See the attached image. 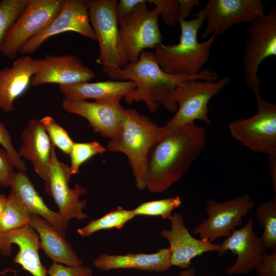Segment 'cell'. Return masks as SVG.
<instances>
[{
    "label": "cell",
    "mask_w": 276,
    "mask_h": 276,
    "mask_svg": "<svg viewBox=\"0 0 276 276\" xmlns=\"http://www.w3.org/2000/svg\"><path fill=\"white\" fill-rule=\"evenodd\" d=\"M205 145V130L195 123L168 129L148 154L145 189L153 193L169 189L188 171Z\"/></svg>",
    "instance_id": "1"
},
{
    "label": "cell",
    "mask_w": 276,
    "mask_h": 276,
    "mask_svg": "<svg viewBox=\"0 0 276 276\" xmlns=\"http://www.w3.org/2000/svg\"><path fill=\"white\" fill-rule=\"evenodd\" d=\"M217 74L209 68L203 69L195 76L176 75L162 69L157 63L154 52L143 51L135 62L128 63L117 72V80H130L134 88L123 98L128 104L143 102L148 109L155 113L160 106L170 112L175 113L177 106L174 96L177 85L189 79L215 81Z\"/></svg>",
    "instance_id": "2"
},
{
    "label": "cell",
    "mask_w": 276,
    "mask_h": 276,
    "mask_svg": "<svg viewBox=\"0 0 276 276\" xmlns=\"http://www.w3.org/2000/svg\"><path fill=\"white\" fill-rule=\"evenodd\" d=\"M164 126H159L149 117L132 108H125L120 130L109 140L106 149L120 152L127 157L136 188L146 187L147 162L153 146L167 132Z\"/></svg>",
    "instance_id": "3"
},
{
    "label": "cell",
    "mask_w": 276,
    "mask_h": 276,
    "mask_svg": "<svg viewBox=\"0 0 276 276\" xmlns=\"http://www.w3.org/2000/svg\"><path fill=\"white\" fill-rule=\"evenodd\" d=\"M204 21L201 8L193 19L178 21L181 31L178 43H163L154 48L155 59L163 70L173 75L195 76L203 70L210 58L217 35L213 34L204 41L198 40V33Z\"/></svg>",
    "instance_id": "4"
},
{
    "label": "cell",
    "mask_w": 276,
    "mask_h": 276,
    "mask_svg": "<svg viewBox=\"0 0 276 276\" xmlns=\"http://www.w3.org/2000/svg\"><path fill=\"white\" fill-rule=\"evenodd\" d=\"M89 20L99 47L96 62L113 80L123 66L116 0L86 1Z\"/></svg>",
    "instance_id": "5"
},
{
    "label": "cell",
    "mask_w": 276,
    "mask_h": 276,
    "mask_svg": "<svg viewBox=\"0 0 276 276\" xmlns=\"http://www.w3.org/2000/svg\"><path fill=\"white\" fill-rule=\"evenodd\" d=\"M229 82L230 77L226 76L215 81L189 79L180 82L174 96L177 109L164 127L172 129L195 123L196 120H201L211 126L209 103Z\"/></svg>",
    "instance_id": "6"
},
{
    "label": "cell",
    "mask_w": 276,
    "mask_h": 276,
    "mask_svg": "<svg viewBox=\"0 0 276 276\" xmlns=\"http://www.w3.org/2000/svg\"><path fill=\"white\" fill-rule=\"evenodd\" d=\"M159 12L154 7L150 10L147 1L136 7L133 13L119 22V35L123 54V66L135 62L141 52L162 43L159 29Z\"/></svg>",
    "instance_id": "7"
},
{
    "label": "cell",
    "mask_w": 276,
    "mask_h": 276,
    "mask_svg": "<svg viewBox=\"0 0 276 276\" xmlns=\"http://www.w3.org/2000/svg\"><path fill=\"white\" fill-rule=\"evenodd\" d=\"M242 64L244 79L255 97L260 95L261 81L258 72L267 58L276 56V8L272 6L267 14L249 24V36L245 42Z\"/></svg>",
    "instance_id": "8"
},
{
    "label": "cell",
    "mask_w": 276,
    "mask_h": 276,
    "mask_svg": "<svg viewBox=\"0 0 276 276\" xmlns=\"http://www.w3.org/2000/svg\"><path fill=\"white\" fill-rule=\"evenodd\" d=\"M64 0H28L7 31L0 52L15 58L22 47L44 30L59 12Z\"/></svg>",
    "instance_id": "9"
},
{
    "label": "cell",
    "mask_w": 276,
    "mask_h": 276,
    "mask_svg": "<svg viewBox=\"0 0 276 276\" xmlns=\"http://www.w3.org/2000/svg\"><path fill=\"white\" fill-rule=\"evenodd\" d=\"M258 109L246 119L231 122L229 130L232 137L250 150L267 154L276 153V105L261 95L255 97Z\"/></svg>",
    "instance_id": "10"
},
{
    "label": "cell",
    "mask_w": 276,
    "mask_h": 276,
    "mask_svg": "<svg viewBox=\"0 0 276 276\" xmlns=\"http://www.w3.org/2000/svg\"><path fill=\"white\" fill-rule=\"evenodd\" d=\"M208 218L203 219L192 230L201 239L211 242L221 237H227L255 205L249 195L245 194L219 202L213 199L205 201Z\"/></svg>",
    "instance_id": "11"
},
{
    "label": "cell",
    "mask_w": 276,
    "mask_h": 276,
    "mask_svg": "<svg viewBox=\"0 0 276 276\" xmlns=\"http://www.w3.org/2000/svg\"><path fill=\"white\" fill-rule=\"evenodd\" d=\"M71 176L70 166L58 159L55 147L51 143L49 178L45 183V191L54 199L58 212L66 220L73 218L82 220L88 217L83 211L86 201L80 199L87 190L79 184L71 188L68 184Z\"/></svg>",
    "instance_id": "12"
},
{
    "label": "cell",
    "mask_w": 276,
    "mask_h": 276,
    "mask_svg": "<svg viewBox=\"0 0 276 276\" xmlns=\"http://www.w3.org/2000/svg\"><path fill=\"white\" fill-rule=\"evenodd\" d=\"M201 10L207 22L203 39L221 35L236 24H250L265 14L261 0H209Z\"/></svg>",
    "instance_id": "13"
},
{
    "label": "cell",
    "mask_w": 276,
    "mask_h": 276,
    "mask_svg": "<svg viewBox=\"0 0 276 276\" xmlns=\"http://www.w3.org/2000/svg\"><path fill=\"white\" fill-rule=\"evenodd\" d=\"M66 32H74L96 40L89 20L86 1L64 0L59 12L50 24L27 41L20 50L19 53H34L50 37Z\"/></svg>",
    "instance_id": "14"
},
{
    "label": "cell",
    "mask_w": 276,
    "mask_h": 276,
    "mask_svg": "<svg viewBox=\"0 0 276 276\" xmlns=\"http://www.w3.org/2000/svg\"><path fill=\"white\" fill-rule=\"evenodd\" d=\"M61 106L66 112L85 119L95 132L109 140L120 130L125 110L120 103L106 101L63 98Z\"/></svg>",
    "instance_id": "15"
},
{
    "label": "cell",
    "mask_w": 276,
    "mask_h": 276,
    "mask_svg": "<svg viewBox=\"0 0 276 276\" xmlns=\"http://www.w3.org/2000/svg\"><path fill=\"white\" fill-rule=\"evenodd\" d=\"M37 68L31 84L34 86L54 83L60 85L88 82L96 77L95 73L73 55H45L36 59Z\"/></svg>",
    "instance_id": "16"
},
{
    "label": "cell",
    "mask_w": 276,
    "mask_h": 276,
    "mask_svg": "<svg viewBox=\"0 0 276 276\" xmlns=\"http://www.w3.org/2000/svg\"><path fill=\"white\" fill-rule=\"evenodd\" d=\"M169 220L170 229H163L160 234L169 243L171 266L185 269L191 266V260L194 258L208 251L219 252V244L196 239L190 234L182 214L174 213Z\"/></svg>",
    "instance_id": "17"
},
{
    "label": "cell",
    "mask_w": 276,
    "mask_h": 276,
    "mask_svg": "<svg viewBox=\"0 0 276 276\" xmlns=\"http://www.w3.org/2000/svg\"><path fill=\"white\" fill-rule=\"evenodd\" d=\"M253 225L254 220L250 218L243 226L234 230L219 244L220 256L227 250L237 255L235 263L225 269L228 275L246 274L261 261L265 248L260 237L254 232Z\"/></svg>",
    "instance_id": "18"
},
{
    "label": "cell",
    "mask_w": 276,
    "mask_h": 276,
    "mask_svg": "<svg viewBox=\"0 0 276 276\" xmlns=\"http://www.w3.org/2000/svg\"><path fill=\"white\" fill-rule=\"evenodd\" d=\"M14 243L19 250L13 259V262L33 276H47L48 269L42 264L38 254L41 245L36 232L30 225L0 234V254L9 257Z\"/></svg>",
    "instance_id": "19"
},
{
    "label": "cell",
    "mask_w": 276,
    "mask_h": 276,
    "mask_svg": "<svg viewBox=\"0 0 276 276\" xmlns=\"http://www.w3.org/2000/svg\"><path fill=\"white\" fill-rule=\"evenodd\" d=\"M21 138L19 155L32 163L35 172L46 183L49 178L51 142L40 121L29 120Z\"/></svg>",
    "instance_id": "20"
},
{
    "label": "cell",
    "mask_w": 276,
    "mask_h": 276,
    "mask_svg": "<svg viewBox=\"0 0 276 276\" xmlns=\"http://www.w3.org/2000/svg\"><path fill=\"white\" fill-rule=\"evenodd\" d=\"M36 68V59L26 55L0 69L1 109L7 113L13 110L15 100L27 89Z\"/></svg>",
    "instance_id": "21"
},
{
    "label": "cell",
    "mask_w": 276,
    "mask_h": 276,
    "mask_svg": "<svg viewBox=\"0 0 276 276\" xmlns=\"http://www.w3.org/2000/svg\"><path fill=\"white\" fill-rule=\"evenodd\" d=\"M93 263L95 267L102 270L132 269L164 272L171 266L169 248H161L153 254L128 253L117 255L101 254Z\"/></svg>",
    "instance_id": "22"
},
{
    "label": "cell",
    "mask_w": 276,
    "mask_h": 276,
    "mask_svg": "<svg viewBox=\"0 0 276 276\" xmlns=\"http://www.w3.org/2000/svg\"><path fill=\"white\" fill-rule=\"evenodd\" d=\"M29 225L39 236L41 249L53 262L67 266L83 265L82 261L65 239V235L48 221L30 214Z\"/></svg>",
    "instance_id": "23"
},
{
    "label": "cell",
    "mask_w": 276,
    "mask_h": 276,
    "mask_svg": "<svg viewBox=\"0 0 276 276\" xmlns=\"http://www.w3.org/2000/svg\"><path fill=\"white\" fill-rule=\"evenodd\" d=\"M10 187L30 214L45 219L65 235L69 221L47 206L25 172H15Z\"/></svg>",
    "instance_id": "24"
},
{
    "label": "cell",
    "mask_w": 276,
    "mask_h": 276,
    "mask_svg": "<svg viewBox=\"0 0 276 276\" xmlns=\"http://www.w3.org/2000/svg\"><path fill=\"white\" fill-rule=\"evenodd\" d=\"M135 87L130 80H107L83 82L59 86V89L68 100L94 99L120 103L122 99Z\"/></svg>",
    "instance_id": "25"
},
{
    "label": "cell",
    "mask_w": 276,
    "mask_h": 276,
    "mask_svg": "<svg viewBox=\"0 0 276 276\" xmlns=\"http://www.w3.org/2000/svg\"><path fill=\"white\" fill-rule=\"evenodd\" d=\"M30 214L11 192L0 216V234L29 225Z\"/></svg>",
    "instance_id": "26"
},
{
    "label": "cell",
    "mask_w": 276,
    "mask_h": 276,
    "mask_svg": "<svg viewBox=\"0 0 276 276\" xmlns=\"http://www.w3.org/2000/svg\"><path fill=\"white\" fill-rule=\"evenodd\" d=\"M135 216L133 210L118 206L101 218L91 220L86 225L78 229L77 233L82 237H87L101 230L121 229Z\"/></svg>",
    "instance_id": "27"
},
{
    "label": "cell",
    "mask_w": 276,
    "mask_h": 276,
    "mask_svg": "<svg viewBox=\"0 0 276 276\" xmlns=\"http://www.w3.org/2000/svg\"><path fill=\"white\" fill-rule=\"evenodd\" d=\"M258 222L264 226L260 237L265 249L276 246V198L262 202L256 211Z\"/></svg>",
    "instance_id": "28"
},
{
    "label": "cell",
    "mask_w": 276,
    "mask_h": 276,
    "mask_svg": "<svg viewBox=\"0 0 276 276\" xmlns=\"http://www.w3.org/2000/svg\"><path fill=\"white\" fill-rule=\"evenodd\" d=\"M181 204L179 196H173L162 199L143 202L132 210L136 216H160L169 219L172 212Z\"/></svg>",
    "instance_id": "29"
},
{
    "label": "cell",
    "mask_w": 276,
    "mask_h": 276,
    "mask_svg": "<svg viewBox=\"0 0 276 276\" xmlns=\"http://www.w3.org/2000/svg\"><path fill=\"white\" fill-rule=\"evenodd\" d=\"M107 151L102 144L97 141L90 142H74L70 153V172L72 175L79 172L80 166L93 156L104 153Z\"/></svg>",
    "instance_id": "30"
},
{
    "label": "cell",
    "mask_w": 276,
    "mask_h": 276,
    "mask_svg": "<svg viewBox=\"0 0 276 276\" xmlns=\"http://www.w3.org/2000/svg\"><path fill=\"white\" fill-rule=\"evenodd\" d=\"M39 121L51 143L65 154L69 155L74 142L67 132L51 116H45Z\"/></svg>",
    "instance_id": "31"
},
{
    "label": "cell",
    "mask_w": 276,
    "mask_h": 276,
    "mask_svg": "<svg viewBox=\"0 0 276 276\" xmlns=\"http://www.w3.org/2000/svg\"><path fill=\"white\" fill-rule=\"evenodd\" d=\"M28 1L2 0L0 2V49L7 31L24 9Z\"/></svg>",
    "instance_id": "32"
},
{
    "label": "cell",
    "mask_w": 276,
    "mask_h": 276,
    "mask_svg": "<svg viewBox=\"0 0 276 276\" xmlns=\"http://www.w3.org/2000/svg\"><path fill=\"white\" fill-rule=\"evenodd\" d=\"M147 3L155 6L166 24L171 27L176 25L180 14L178 0H149Z\"/></svg>",
    "instance_id": "33"
},
{
    "label": "cell",
    "mask_w": 276,
    "mask_h": 276,
    "mask_svg": "<svg viewBox=\"0 0 276 276\" xmlns=\"http://www.w3.org/2000/svg\"><path fill=\"white\" fill-rule=\"evenodd\" d=\"M0 145L10 155L14 168L18 171L26 172V164L18 154L13 143L10 134L5 125L0 121Z\"/></svg>",
    "instance_id": "34"
},
{
    "label": "cell",
    "mask_w": 276,
    "mask_h": 276,
    "mask_svg": "<svg viewBox=\"0 0 276 276\" xmlns=\"http://www.w3.org/2000/svg\"><path fill=\"white\" fill-rule=\"evenodd\" d=\"M49 276H93L91 268L83 265L67 266L53 262L48 269Z\"/></svg>",
    "instance_id": "35"
},
{
    "label": "cell",
    "mask_w": 276,
    "mask_h": 276,
    "mask_svg": "<svg viewBox=\"0 0 276 276\" xmlns=\"http://www.w3.org/2000/svg\"><path fill=\"white\" fill-rule=\"evenodd\" d=\"M13 162L8 153L0 148V186L10 187L15 172Z\"/></svg>",
    "instance_id": "36"
},
{
    "label": "cell",
    "mask_w": 276,
    "mask_h": 276,
    "mask_svg": "<svg viewBox=\"0 0 276 276\" xmlns=\"http://www.w3.org/2000/svg\"><path fill=\"white\" fill-rule=\"evenodd\" d=\"M254 268L257 276H276V246L272 248L270 254L264 252Z\"/></svg>",
    "instance_id": "37"
},
{
    "label": "cell",
    "mask_w": 276,
    "mask_h": 276,
    "mask_svg": "<svg viewBox=\"0 0 276 276\" xmlns=\"http://www.w3.org/2000/svg\"><path fill=\"white\" fill-rule=\"evenodd\" d=\"M144 0H120L117 4L116 13L119 22L123 19L131 16L137 6Z\"/></svg>",
    "instance_id": "38"
},
{
    "label": "cell",
    "mask_w": 276,
    "mask_h": 276,
    "mask_svg": "<svg viewBox=\"0 0 276 276\" xmlns=\"http://www.w3.org/2000/svg\"><path fill=\"white\" fill-rule=\"evenodd\" d=\"M180 7V14L177 21L180 19H186L190 15L192 9L196 6H199V0H178Z\"/></svg>",
    "instance_id": "39"
},
{
    "label": "cell",
    "mask_w": 276,
    "mask_h": 276,
    "mask_svg": "<svg viewBox=\"0 0 276 276\" xmlns=\"http://www.w3.org/2000/svg\"><path fill=\"white\" fill-rule=\"evenodd\" d=\"M270 174L274 192H276V153L268 155Z\"/></svg>",
    "instance_id": "40"
},
{
    "label": "cell",
    "mask_w": 276,
    "mask_h": 276,
    "mask_svg": "<svg viewBox=\"0 0 276 276\" xmlns=\"http://www.w3.org/2000/svg\"><path fill=\"white\" fill-rule=\"evenodd\" d=\"M195 269L190 266L188 268L182 269L176 276H195Z\"/></svg>",
    "instance_id": "41"
},
{
    "label": "cell",
    "mask_w": 276,
    "mask_h": 276,
    "mask_svg": "<svg viewBox=\"0 0 276 276\" xmlns=\"http://www.w3.org/2000/svg\"><path fill=\"white\" fill-rule=\"evenodd\" d=\"M7 196L0 193V216L2 215L6 202Z\"/></svg>",
    "instance_id": "42"
},
{
    "label": "cell",
    "mask_w": 276,
    "mask_h": 276,
    "mask_svg": "<svg viewBox=\"0 0 276 276\" xmlns=\"http://www.w3.org/2000/svg\"><path fill=\"white\" fill-rule=\"evenodd\" d=\"M14 270L11 269H5L4 270L0 271V275H4L9 272H14Z\"/></svg>",
    "instance_id": "43"
},
{
    "label": "cell",
    "mask_w": 276,
    "mask_h": 276,
    "mask_svg": "<svg viewBox=\"0 0 276 276\" xmlns=\"http://www.w3.org/2000/svg\"><path fill=\"white\" fill-rule=\"evenodd\" d=\"M205 276H210V275H205Z\"/></svg>",
    "instance_id": "44"
}]
</instances>
